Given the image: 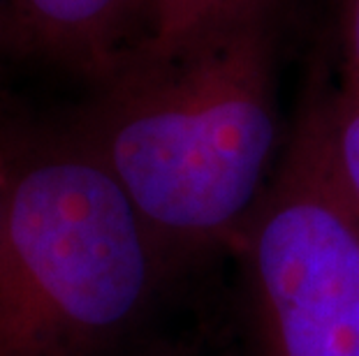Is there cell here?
<instances>
[{"mask_svg":"<svg viewBox=\"0 0 359 356\" xmlns=\"http://www.w3.org/2000/svg\"><path fill=\"white\" fill-rule=\"evenodd\" d=\"M93 88L70 125L174 269L232 252L280 157L273 0L170 58H126Z\"/></svg>","mask_w":359,"mask_h":356,"instance_id":"6da1fadb","label":"cell"},{"mask_svg":"<svg viewBox=\"0 0 359 356\" xmlns=\"http://www.w3.org/2000/svg\"><path fill=\"white\" fill-rule=\"evenodd\" d=\"M177 276L70 120H19L0 215V356H107Z\"/></svg>","mask_w":359,"mask_h":356,"instance_id":"7a4b0ae2","label":"cell"},{"mask_svg":"<svg viewBox=\"0 0 359 356\" xmlns=\"http://www.w3.org/2000/svg\"><path fill=\"white\" fill-rule=\"evenodd\" d=\"M230 255L257 356H359V218L334 173L320 79Z\"/></svg>","mask_w":359,"mask_h":356,"instance_id":"3957f363","label":"cell"},{"mask_svg":"<svg viewBox=\"0 0 359 356\" xmlns=\"http://www.w3.org/2000/svg\"><path fill=\"white\" fill-rule=\"evenodd\" d=\"M144 0H3L5 49L90 81L135 49Z\"/></svg>","mask_w":359,"mask_h":356,"instance_id":"277c9868","label":"cell"},{"mask_svg":"<svg viewBox=\"0 0 359 356\" xmlns=\"http://www.w3.org/2000/svg\"><path fill=\"white\" fill-rule=\"evenodd\" d=\"M264 0H144L140 37L128 58L163 60Z\"/></svg>","mask_w":359,"mask_h":356,"instance_id":"5b68a950","label":"cell"},{"mask_svg":"<svg viewBox=\"0 0 359 356\" xmlns=\"http://www.w3.org/2000/svg\"><path fill=\"white\" fill-rule=\"evenodd\" d=\"M320 100L334 173L359 218V72L346 58L339 79H320Z\"/></svg>","mask_w":359,"mask_h":356,"instance_id":"8992f818","label":"cell"},{"mask_svg":"<svg viewBox=\"0 0 359 356\" xmlns=\"http://www.w3.org/2000/svg\"><path fill=\"white\" fill-rule=\"evenodd\" d=\"M17 132H19V120H3L0 123V215H3L7 185H10L14 148H17Z\"/></svg>","mask_w":359,"mask_h":356,"instance_id":"52a82bcc","label":"cell"},{"mask_svg":"<svg viewBox=\"0 0 359 356\" xmlns=\"http://www.w3.org/2000/svg\"><path fill=\"white\" fill-rule=\"evenodd\" d=\"M343 28H346V58L359 72V0H343Z\"/></svg>","mask_w":359,"mask_h":356,"instance_id":"ba28073f","label":"cell"},{"mask_svg":"<svg viewBox=\"0 0 359 356\" xmlns=\"http://www.w3.org/2000/svg\"><path fill=\"white\" fill-rule=\"evenodd\" d=\"M149 356H202V354L190 352V350H181V347H170V350H160V352H154Z\"/></svg>","mask_w":359,"mask_h":356,"instance_id":"9c48e42d","label":"cell"},{"mask_svg":"<svg viewBox=\"0 0 359 356\" xmlns=\"http://www.w3.org/2000/svg\"><path fill=\"white\" fill-rule=\"evenodd\" d=\"M0 51H5V10H3V0H0Z\"/></svg>","mask_w":359,"mask_h":356,"instance_id":"30bf717a","label":"cell"}]
</instances>
